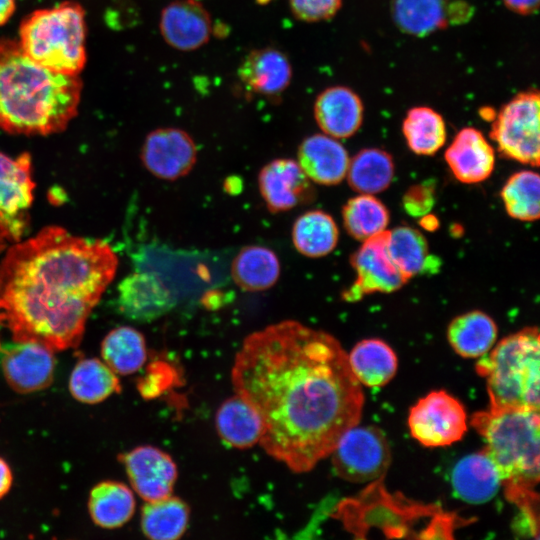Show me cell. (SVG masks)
Masks as SVG:
<instances>
[{"label": "cell", "mask_w": 540, "mask_h": 540, "mask_svg": "<svg viewBox=\"0 0 540 540\" xmlns=\"http://www.w3.org/2000/svg\"><path fill=\"white\" fill-rule=\"evenodd\" d=\"M159 29L170 47L183 52L194 51L209 41L212 20L198 0H174L163 8Z\"/></svg>", "instance_id": "ac0fdd59"}, {"label": "cell", "mask_w": 540, "mask_h": 540, "mask_svg": "<svg viewBox=\"0 0 540 540\" xmlns=\"http://www.w3.org/2000/svg\"><path fill=\"white\" fill-rule=\"evenodd\" d=\"M486 379L492 409L539 411L540 337L526 327L501 339L476 364Z\"/></svg>", "instance_id": "5b68a950"}, {"label": "cell", "mask_w": 540, "mask_h": 540, "mask_svg": "<svg viewBox=\"0 0 540 540\" xmlns=\"http://www.w3.org/2000/svg\"><path fill=\"white\" fill-rule=\"evenodd\" d=\"M508 215L520 221H535L540 215V178L538 173L523 170L514 173L501 190Z\"/></svg>", "instance_id": "8d00e7d4"}, {"label": "cell", "mask_w": 540, "mask_h": 540, "mask_svg": "<svg viewBox=\"0 0 540 540\" xmlns=\"http://www.w3.org/2000/svg\"><path fill=\"white\" fill-rule=\"evenodd\" d=\"M15 8V0H0V26L4 25L11 18Z\"/></svg>", "instance_id": "b9f144b4"}, {"label": "cell", "mask_w": 540, "mask_h": 540, "mask_svg": "<svg viewBox=\"0 0 540 540\" xmlns=\"http://www.w3.org/2000/svg\"><path fill=\"white\" fill-rule=\"evenodd\" d=\"M402 132L410 150L424 156L438 152L447 138L445 120L428 106L409 109L402 123Z\"/></svg>", "instance_id": "836d02e7"}, {"label": "cell", "mask_w": 540, "mask_h": 540, "mask_svg": "<svg viewBox=\"0 0 540 540\" xmlns=\"http://www.w3.org/2000/svg\"><path fill=\"white\" fill-rule=\"evenodd\" d=\"M132 490L117 481H103L95 485L88 498L92 521L99 527L114 529L127 523L135 511Z\"/></svg>", "instance_id": "83f0119b"}, {"label": "cell", "mask_w": 540, "mask_h": 540, "mask_svg": "<svg viewBox=\"0 0 540 540\" xmlns=\"http://www.w3.org/2000/svg\"><path fill=\"white\" fill-rule=\"evenodd\" d=\"M346 177L349 186L360 194L380 193L393 180V159L379 148L362 149L349 160Z\"/></svg>", "instance_id": "f546056e"}, {"label": "cell", "mask_w": 540, "mask_h": 540, "mask_svg": "<svg viewBox=\"0 0 540 540\" xmlns=\"http://www.w3.org/2000/svg\"><path fill=\"white\" fill-rule=\"evenodd\" d=\"M280 269L279 259L273 250L259 245H247L233 259L231 277L240 289L260 292L277 283Z\"/></svg>", "instance_id": "484cf974"}, {"label": "cell", "mask_w": 540, "mask_h": 540, "mask_svg": "<svg viewBox=\"0 0 540 540\" xmlns=\"http://www.w3.org/2000/svg\"><path fill=\"white\" fill-rule=\"evenodd\" d=\"M6 241H8V240L6 239V237L4 236V234L0 230V252L4 250L5 245H6Z\"/></svg>", "instance_id": "7bdbcfd3"}, {"label": "cell", "mask_w": 540, "mask_h": 540, "mask_svg": "<svg viewBox=\"0 0 540 540\" xmlns=\"http://www.w3.org/2000/svg\"><path fill=\"white\" fill-rule=\"evenodd\" d=\"M235 393L259 414V444L295 473L330 456L359 424L364 393L348 356L331 334L296 320L252 332L231 370Z\"/></svg>", "instance_id": "6da1fadb"}, {"label": "cell", "mask_w": 540, "mask_h": 540, "mask_svg": "<svg viewBox=\"0 0 540 540\" xmlns=\"http://www.w3.org/2000/svg\"><path fill=\"white\" fill-rule=\"evenodd\" d=\"M258 188L267 209L273 213L289 211L312 202L316 191L296 160L278 158L262 167Z\"/></svg>", "instance_id": "4fadbf2b"}, {"label": "cell", "mask_w": 540, "mask_h": 540, "mask_svg": "<svg viewBox=\"0 0 540 540\" xmlns=\"http://www.w3.org/2000/svg\"><path fill=\"white\" fill-rule=\"evenodd\" d=\"M471 426L485 441L509 501L518 506L538 534L539 411L492 409L476 412Z\"/></svg>", "instance_id": "277c9868"}, {"label": "cell", "mask_w": 540, "mask_h": 540, "mask_svg": "<svg viewBox=\"0 0 540 540\" xmlns=\"http://www.w3.org/2000/svg\"><path fill=\"white\" fill-rule=\"evenodd\" d=\"M330 455L336 474L352 483L383 477L391 463L386 436L376 426L351 427L340 437Z\"/></svg>", "instance_id": "ba28073f"}, {"label": "cell", "mask_w": 540, "mask_h": 540, "mask_svg": "<svg viewBox=\"0 0 540 540\" xmlns=\"http://www.w3.org/2000/svg\"><path fill=\"white\" fill-rule=\"evenodd\" d=\"M34 187L30 155L0 152V230L7 240L18 241L25 233Z\"/></svg>", "instance_id": "30bf717a"}, {"label": "cell", "mask_w": 540, "mask_h": 540, "mask_svg": "<svg viewBox=\"0 0 540 540\" xmlns=\"http://www.w3.org/2000/svg\"><path fill=\"white\" fill-rule=\"evenodd\" d=\"M82 88L79 75L48 70L18 41L0 39V130L27 136L65 130L78 113Z\"/></svg>", "instance_id": "3957f363"}, {"label": "cell", "mask_w": 540, "mask_h": 540, "mask_svg": "<svg viewBox=\"0 0 540 540\" xmlns=\"http://www.w3.org/2000/svg\"><path fill=\"white\" fill-rule=\"evenodd\" d=\"M342 217L347 233L362 242L387 230L389 224L388 209L371 194L349 199L342 209Z\"/></svg>", "instance_id": "d590c367"}, {"label": "cell", "mask_w": 540, "mask_h": 540, "mask_svg": "<svg viewBox=\"0 0 540 540\" xmlns=\"http://www.w3.org/2000/svg\"><path fill=\"white\" fill-rule=\"evenodd\" d=\"M101 356L103 362L117 375L135 373L147 359L145 338L133 327H117L104 337Z\"/></svg>", "instance_id": "1f68e13d"}, {"label": "cell", "mask_w": 540, "mask_h": 540, "mask_svg": "<svg viewBox=\"0 0 540 540\" xmlns=\"http://www.w3.org/2000/svg\"><path fill=\"white\" fill-rule=\"evenodd\" d=\"M347 356L353 375L366 387H382L390 382L397 372L398 359L395 352L380 339L361 340Z\"/></svg>", "instance_id": "d4e9b609"}, {"label": "cell", "mask_w": 540, "mask_h": 540, "mask_svg": "<svg viewBox=\"0 0 540 540\" xmlns=\"http://www.w3.org/2000/svg\"><path fill=\"white\" fill-rule=\"evenodd\" d=\"M445 161L455 178L466 184L486 180L495 166V151L480 130L461 129L445 151Z\"/></svg>", "instance_id": "44dd1931"}, {"label": "cell", "mask_w": 540, "mask_h": 540, "mask_svg": "<svg viewBox=\"0 0 540 540\" xmlns=\"http://www.w3.org/2000/svg\"><path fill=\"white\" fill-rule=\"evenodd\" d=\"M219 436L236 448H249L260 442L263 425L256 409L235 393L218 408L215 417Z\"/></svg>", "instance_id": "cb8c5ba5"}, {"label": "cell", "mask_w": 540, "mask_h": 540, "mask_svg": "<svg viewBox=\"0 0 540 540\" xmlns=\"http://www.w3.org/2000/svg\"><path fill=\"white\" fill-rule=\"evenodd\" d=\"M451 483L458 498L477 504L494 497L502 485L497 468L484 448L456 463Z\"/></svg>", "instance_id": "603a6c76"}, {"label": "cell", "mask_w": 540, "mask_h": 540, "mask_svg": "<svg viewBox=\"0 0 540 540\" xmlns=\"http://www.w3.org/2000/svg\"><path fill=\"white\" fill-rule=\"evenodd\" d=\"M387 238L388 230L372 236L351 256L356 280L343 293L344 300L354 302L376 292L391 293L407 282L389 256Z\"/></svg>", "instance_id": "8fae6325"}, {"label": "cell", "mask_w": 540, "mask_h": 540, "mask_svg": "<svg viewBox=\"0 0 540 540\" xmlns=\"http://www.w3.org/2000/svg\"><path fill=\"white\" fill-rule=\"evenodd\" d=\"M293 16L304 22L315 23L333 18L342 0H288Z\"/></svg>", "instance_id": "74e56055"}, {"label": "cell", "mask_w": 540, "mask_h": 540, "mask_svg": "<svg viewBox=\"0 0 540 540\" xmlns=\"http://www.w3.org/2000/svg\"><path fill=\"white\" fill-rule=\"evenodd\" d=\"M291 234L295 249L310 258L328 255L339 239L335 220L322 210H309L297 217Z\"/></svg>", "instance_id": "f1b7e54d"}, {"label": "cell", "mask_w": 540, "mask_h": 540, "mask_svg": "<svg viewBox=\"0 0 540 540\" xmlns=\"http://www.w3.org/2000/svg\"><path fill=\"white\" fill-rule=\"evenodd\" d=\"M13 482L11 469L7 462L0 458V499L10 490Z\"/></svg>", "instance_id": "60d3db41"}, {"label": "cell", "mask_w": 540, "mask_h": 540, "mask_svg": "<svg viewBox=\"0 0 540 540\" xmlns=\"http://www.w3.org/2000/svg\"><path fill=\"white\" fill-rule=\"evenodd\" d=\"M403 200L408 213L412 215L425 214L433 205V189L425 185L411 187Z\"/></svg>", "instance_id": "f35d334b"}, {"label": "cell", "mask_w": 540, "mask_h": 540, "mask_svg": "<svg viewBox=\"0 0 540 540\" xmlns=\"http://www.w3.org/2000/svg\"><path fill=\"white\" fill-rule=\"evenodd\" d=\"M387 250L396 268L408 281L426 269L429 262L428 242L423 234L409 226L388 230Z\"/></svg>", "instance_id": "e575fe53"}, {"label": "cell", "mask_w": 540, "mask_h": 540, "mask_svg": "<svg viewBox=\"0 0 540 540\" xmlns=\"http://www.w3.org/2000/svg\"><path fill=\"white\" fill-rule=\"evenodd\" d=\"M121 390L117 374L97 358L79 360L69 378V391L79 402L97 404Z\"/></svg>", "instance_id": "4dcf8cb0"}, {"label": "cell", "mask_w": 540, "mask_h": 540, "mask_svg": "<svg viewBox=\"0 0 540 540\" xmlns=\"http://www.w3.org/2000/svg\"><path fill=\"white\" fill-rule=\"evenodd\" d=\"M53 350L35 341H14L2 354L1 367L9 386L26 394L41 391L53 381Z\"/></svg>", "instance_id": "5bb4252c"}, {"label": "cell", "mask_w": 540, "mask_h": 540, "mask_svg": "<svg viewBox=\"0 0 540 540\" xmlns=\"http://www.w3.org/2000/svg\"><path fill=\"white\" fill-rule=\"evenodd\" d=\"M18 43L38 65L60 74L79 75L87 61L83 7L65 1L33 11L20 24Z\"/></svg>", "instance_id": "8992f818"}, {"label": "cell", "mask_w": 540, "mask_h": 540, "mask_svg": "<svg viewBox=\"0 0 540 540\" xmlns=\"http://www.w3.org/2000/svg\"><path fill=\"white\" fill-rule=\"evenodd\" d=\"M175 304L173 293L152 270L138 269L118 285V309L130 320L153 321L167 314Z\"/></svg>", "instance_id": "9a60e30c"}, {"label": "cell", "mask_w": 540, "mask_h": 540, "mask_svg": "<svg viewBox=\"0 0 540 540\" xmlns=\"http://www.w3.org/2000/svg\"><path fill=\"white\" fill-rule=\"evenodd\" d=\"M349 155L345 147L324 133L302 140L297 150V163L305 175L320 185H336L347 173Z\"/></svg>", "instance_id": "7402d4cb"}, {"label": "cell", "mask_w": 540, "mask_h": 540, "mask_svg": "<svg viewBox=\"0 0 540 540\" xmlns=\"http://www.w3.org/2000/svg\"><path fill=\"white\" fill-rule=\"evenodd\" d=\"M313 112L315 121L324 134L343 139L351 137L361 127L364 106L354 90L335 85L318 94Z\"/></svg>", "instance_id": "ffe728a7"}, {"label": "cell", "mask_w": 540, "mask_h": 540, "mask_svg": "<svg viewBox=\"0 0 540 540\" xmlns=\"http://www.w3.org/2000/svg\"><path fill=\"white\" fill-rule=\"evenodd\" d=\"M411 436L426 447H445L462 439L467 430L463 404L444 390L432 391L411 407Z\"/></svg>", "instance_id": "9c48e42d"}, {"label": "cell", "mask_w": 540, "mask_h": 540, "mask_svg": "<svg viewBox=\"0 0 540 540\" xmlns=\"http://www.w3.org/2000/svg\"><path fill=\"white\" fill-rule=\"evenodd\" d=\"M539 101L535 89L517 93L494 114L489 134L504 157L534 167L540 157Z\"/></svg>", "instance_id": "52a82bcc"}, {"label": "cell", "mask_w": 540, "mask_h": 540, "mask_svg": "<svg viewBox=\"0 0 540 540\" xmlns=\"http://www.w3.org/2000/svg\"><path fill=\"white\" fill-rule=\"evenodd\" d=\"M495 321L486 313L473 310L455 317L447 329L452 349L464 358H480L487 354L497 339Z\"/></svg>", "instance_id": "4316f807"}, {"label": "cell", "mask_w": 540, "mask_h": 540, "mask_svg": "<svg viewBox=\"0 0 540 540\" xmlns=\"http://www.w3.org/2000/svg\"><path fill=\"white\" fill-rule=\"evenodd\" d=\"M145 168L155 177L174 181L187 175L197 161V147L185 130L157 128L145 138L141 149Z\"/></svg>", "instance_id": "7c38bea8"}, {"label": "cell", "mask_w": 540, "mask_h": 540, "mask_svg": "<svg viewBox=\"0 0 540 540\" xmlns=\"http://www.w3.org/2000/svg\"><path fill=\"white\" fill-rule=\"evenodd\" d=\"M189 508L178 497L172 495L149 501L142 508L141 529L153 540H176L186 531Z\"/></svg>", "instance_id": "d6a6232c"}, {"label": "cell", "mask_w": 540, "mask_h": 540, "mask_svg": "<svg viewBox=\"0 0 540 540\" xmlns=\"http://www.w3.org/2000/svg\"><path fill=\"white\" fill-rule=\"evenodd\" d=\"M504 5L512 12L528 16L537 12L539 0H502Z\"/></svg>", "instance_id": "ab89813d"}, {"label": "cell", "mask_w": 540, "mask_h": 540, "mask_svg": "<svg viewBox=\"0 0 540 540\" xmlns=\"http://www.w3.org/2000/svg\"><path fill=\"white\" fill-rule=\"evenodd\" d=\"M117 266L108 243L43 228L14 244L0 262V323L14 341L53 351L76 347Z\"/></svg>", "instance_id": "7a4b0ae2"}, {"label": "cell", "mask_w": 540, "mask_h": 540, "mask_svg": "<svg viewBox=\"0 0 540 540\" xmlns=\"http://www.w3.org/2000/svg\"><path fill=\"white\" fill-rule=\"evenodd\" d=\"M464 0H390V14L404 34L424 37L465 18Z\"/></svg>", "instance_id": "e0dca14e"}, {"label": "cell", "mask_w": 540, "mask_h": 540, "mask_svg": "<svg viewBox=\"0 0 540 540\" xmlns=\"http://www.w3.org/2000/svg\"><path fill=\"white\" fill-rule=\"evenodd\" d=\"M131 486L146 502L171 495L177 479V466L170 455L151 445L138 446L122 454Z\"/></svg>", "instance_id": "2e32d148"}, {"label": "cell", "mask_w": 540, "mask_h": 540, "mask_svg": "<svg viewBox=\"0 0 540 540\" xmlns=\"http://www.w3.org/2000/svg\"><path fill=\"white\" fill-rule=\"evenodd\" d=\"M237 73L248 91L270 99L278 98L288 88L293 74L288 56L274 47L251 50Z\"/></svg>", "instance_id": "d6986e66"}]
</instances>
